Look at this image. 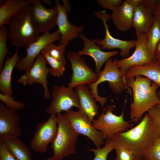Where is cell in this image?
I'll list each match as a JSON object with an SVG mask.
<instances>
[{"label": "cell", "instance_id": "12", "mask_svg": "<svg viewBox=\"0 0 160 160\" xmlns=\"http://www.w3.org/2000/svg\"><path fill=\"white\" fill-rule=\"evenodd\" d=\"M56 115H50L47 121L38 124L30 144L31 149L41 153L47 152L48 144L55 140L57 132Z\"/></svg>", "mask_w": 160, "mask_h": 160}, {"label": "cell", "instance_id": "7", "mask_svg": "<svg viewBox=\"0 0 160 160\" xmlns=\"http://www.w3.org/2000/svg\"><path fill=\"white\" fill-rule=\"evenodd\" d=\"M73 107L79 109L78 97L73 88L62 85L55 86L52 92V100L46 109L47 113L56 115L63 111L66 112Z\"/></svg>", "mask_w": 160, "mask_h": 160}, {"label": "cell", "instance_id": "38", "mask_svg": "<svg viewBox=\"0 0 160 160\" xmlns=\"http://www.w3.org/2000/svg\"><path fill=\"white\" fill-rule=\"evenodd\" d=\"M155 55L160 56V40L156 46L154 52Z\"/></svg>", "mask_w": 160, "mask_h": 160}, {"label": "cell", "instance_id": "36", "mask_svg": "<svg viewBox=\"0 0 160 160\" xmlns=\"http://www.w3.org/2000/svg\"><path fill=\"white\" fill-rule=\"evenodd\" d=\"M0 160H16L0 140Z\"/></svg>", "mask_w": 160, "mask_h": 160}, {"label": "cell", "instance_id": "19", "mask_svg": "<svg viewBox=\"0 0 160 160\" xmlns=\"http://www.w3.org/2000/svg\"><path fill=\"white\" fill-rule=\"evenodd\" d=\"M17 111L0 102V137L11 135L19 137L21 135V119Z\"/></svg>", "mask_w": 160, "mask_h": 160}, {"label": "cell", "instance_id": "4", "mask_svg": "<svg viewBox=\"0 0 160 160\" xmlns=\"http://www.w3.org/2000/svg\"><path fill=\"white\" fill-rule=\"evenodd\" d=\"M56 116L57 132L51 148L53 156L63 159L76 153V145L79 135L64 114L59 113Z\"/></svg>", "mask_w": 160, "mask_h": 160}, {"label": "cell", "instance_id": "16", "mask_svg": "<svg viewBox=\"0 0 160 160\" xmlns=\"http://www.w3.org/2000/svg\"><path fill=\"white\" fill-rule=\"evenodd\" d=\"M156 0H141L134 8L132 25L135 34L147 33L154 21L153 11Z\"/></svg>", "mask_w": 160, "mask_h": 160}, {"label": "cell", "instance_id": "1", "mask_svg": "<svg viewBox=\"0 0 160 160\" xmlns=\"http://www.w3.org/2000/svg\"><path fill=\"white\" fill-rule=\"evenodd\" d=\"M160 135V129L147 113L136 126L115 135L111 140L115 149L125 148L133 152L140 160H143L144 152Z\"/></svg>", "mask_w": 160, "mask_h": 160}, {"label": "cell", "instance_id": "14", "mask_svg": "<svg viewBox=\"0 0 160 160\" xmlns=\"http://www.w3.org/2000/svg\"><path fill=\"white\" fill-rule=\"evenodd\" d=\"M61 39V34L58 29L52 33L48 32L41 35L37 40L27 48L26 56L20 58L16 68L20 71H26L31 67L37 57L48 44Z\"/></svg>", "mask_w": 160, "mask_h": 160}, {"label": "cell", "instance_id": "30", "mask_svg": "<svg viewBox=\"0 0 160 160\" xmlns=\"http://www.w3.org/2000/svg\"><path fill=\"white\" fill-rule=\"evenodd\" d=\"M106 140L105 143L103 147L100 148L88 149L95 154V156L93 160H107L108 154L115 149L111 140L108 139Z\"/></svg>", "mask_w": 160, "mask_h": 160}, {"label": "cell", "instance_id": "23", "mask_svg": "<svg viewBox=\"0 0 160 160\" xmlns=\"http://www.w3.org/2000/svg\"><path fill=\"white\" fill-rule=\"evenodd\" d=\"M139 76L150 79L160 87V65L157 62L132 67L125 72L124 78L126 80Z\"/></svg>", "mask_w": 160, "mask_h": 160}, {"label": "cell", "instance_id": "25", "mask_svg": "<svg viewBox=\"0 0 160 160\" xmlns=\"http://www.w3.org/2000/svg\"><path fill=\"white\" fill-rule=\"evenodd\" d=\"M1 1L0 7V27L7 25L15 14L31 5L29 0H6Z\"/></svg>", "mask_w": 160, "mask_h": 160}, {"label": "cell", "instance_id": "18", "mask_svg": "<svg viewBox=\"0 0 160 160\" xmlns=\"http://www.w3.org/2000/svg\"><path fill=\"white\" fill-rule=\"evenodd\" d=\"M83 44V49L77 52L80 55H87L91 57L94 60L95 64V72L100 73L103 64L109 58L117 55L116 51L105 52L102 50L101 47L96 43L97 39H90L83 34L79 35Z\"/></svg>", "mask_w": 160, "mask_h": 160}, {"label": "cell", "instance_id": "13", "mask_svg": "<svg viewBox=\"0 0 160 160\" xmlns=\"http://www.w3.org/2000/svg\"><path fill=\"white\" fill-rule=\"evenodd\" d=\"M32 5L31 20L35 29L39 33L49 32L55 28L58 10L56 7L47 8L38 0H29Z\"/></svg>", "mask_w": 160, "mask_h": 160}, {"label": "cell", "instance_id": "29", "mask_svg": "<svg viewBox=\"0 0 160 160\" xmlns=\"http://www.w3.org/2000/svg\"><path fill=\"white\" fill-rule=\"evenodd\" d=\"M66 48L63 45H56L53 43H51L48 44L42 51L58 61L66 62L65 59Z\"/></svg>", "mask_w": 160, "mask_h": 160}, {"label": "cell", "instance_id": "8", "mask_svg": "<svg viewBox=\"0 0 160 160\" xmlns=\"http://www.w3.org/2000/svg\"><path fill=\"white\" fill-rule=\"evenodd\" d=\"M67 57L71 63L72 71L68 87L74 88L81 85L89 84L97 80L98 74L87 65L85 59L77 52H69Z\"/></svg>", "mask_w": 160, "mask_h": 160}, {"label": "cell", "instance_id": "33", "mask_svg": "<svg viewBox=\"0 0 160 160\" xmlns=\"http://www.w3.org/2000/svg\"><path fill=\"white\" fill-rule=\"evenodd\" d=\"M115 149L116 157L115 160H140L133 152L126 148L119 147Z\"/></svg>", "mask_w": 160, "mask_h": 160}, {"label": "cell", "instance_id": "10", "mask_svg": "<svg viewBox=\"0 0 160 160\" xmlns=\"http://www.w3.org/2000/svg\"><path fill=\"white\" fill-rule=\"evenodd\" d=\"M64 114L79 135L88 137L96 148H101L105 140L103 134L93 127L92 122L83 112L79 110L74 111L71 109Z\"/></svg>", "mask_w": 160, "mask_h": 160}, {"label": "cell", "instance_id": "40", "mask_svg": "<svg viewBox=\"0 0 160 160\" xmlns=\"http://www.w3.org/2000/svg\"><path fill=\"white\" fill-rule=\"evenodd\" d=\"M155 61L157 62L160 65V56L155 55Z\"/></svg>", "mask_w": 160, "mask_h": 160}, {"label": "cell", "instance_id": "26", "mask_svg": "<svg viewBox=\"0 0 160 160\" xmlns=\"http://www.w3.org/2000/svg\"><path fill=\"white\" fill-rule=\"evenodd\" d=\"M154 16V23L147 33V47L155 61L154 52L160 40V18Z\"/></svg>", "mask_w": 160, "mask_h": 160}, {"label": "cell", "instance_id": "42", "mask_svg": "<svg viewBox=\"0 0 160 160\" xmlns=\"http://www.w3.org/2000/svg\"><path fill=\"white\" fill-rule=\"evenodd\" d=\"M157 94L158 97L160 99V90H158Z\"/></svg>", "mask_w": 160, "mask_h": 160}, {"label": "cell", "instance_id": "20", "mask_svg": "<svg viewBox=\"0 0 160 160\" xmlns=\"http://www.w3.org/2000/svg\"><path fill=\"white\" fill-rule=\"evenodd\" d=\"M134 9L129 0H125L112 11L111 19L118 30L124 32L132 27Z\"/></svg>", "mask_w": 160, "mask_h": 160}, {"label": "cell", "instance_id": "21", "mask_svg": "<svg viewBox=\"0 0 160 160\" xmlns=\"http://www.w3.org/2000/svg\"><path fill=\"white\" fill-rule=\"evenodd\" d=\"M78 97L79 108L78 110L83 112L92 122L95 116L99 114V107L90 90L86 85L75 88Z\"/></svg>", "mask_w": 160, "mask_h": 160}, {"label": "cell", "instance_id": "27", "mask_svg": "<svg viewBox=\"0 0 160 160\" xmlns=\"http://www.w3.org/2000/svg\"><path fill=\"white\" fill-rule=\"evenodd\" d=\"M41 52L43 53L44 56L46 63L50 66V74L54 76H62L65 70L66 61H58L43 51Z\"/></svg>", "mask_w": 160, "mask_h": 160}, {"label": "cell", "instance_id": "28", "mask_svg": "<svg viewBox=\"0 0 160 160\" xmlns=\"http://www.w3.org/2000/svg\"><path fill=\"white\" fill-rule=\"evenodd\" d=\"M8 38V27L6 25L0 27V71L2 70L6 55L10 54L7 46Z\"/></svg>", "mask_w": 160, "mask_h": 160}, {"label": "cell", "instance_id": "41", "mask_svg": "<svg viewBox=\"0 0 160 160\" xmlns=\"http://www.w3.org/2000/svg\"><path fill=\"white\" fill-rule=\"evenodd\" d=\"M43 1L45 4L49 5H51L52 4V1L50 0H43Z\"/></svg>", "mask_w": 160, "mask_h": 160}, {"label": "cell", "instance_id": "32", "mask_svg": "<svg viewBox=\"0 0 160 160\" xmlns=\"http://www.w3.org/2000/svg\"><path fill=\"white\" fill-rule=\"evenodd\" d=\"M15 98L12 96L0 94V100L7 107L11 109L21 110L24 108L26 104L23 103L17 102L14 100Z\"/></svg>", "mask_w": 160, "mask_h": 160}, {"label": "cell", "instance_id": "35", "mask_svg": "<svg viewBox=\"0 0 160 160\" xmlns=\"http://www.w3.org/2000/svg\"><path fill=\"white\" fill-rule=\"evenodd\" d=\"M160 129V104H156L147 112Z\"/></svg>", "mask_w": 160, "mask_h": 160}, {"label": "cell", "instance_id": "34", "mask_svg": "<svg viewBox=\"0 0 160 160\" xmlns=\"http://www.w3.org/2000/svg\"><path fill=\"white\" fill-rule=\"evenodd\" d=\"M97 1L103 8L112 11L116 9L123 2L122 0H98Z\"/></svg>", "mask_w": 160, "mask_h": 160}, {"label": "cell", "instance_id": "9", "mask_svg": "<svg viewBox=\"0 0 160 160\" xmlns=\"http://www.w3.org/2000/svg\"><path fill=\"white\" fill-rule=\"evenodd\" d=\"M137 37L135 49L129 57L121 60L116 58L115 64L122 73L124 79L125 72L130 67L140 66L155 62L147 47V35L145 33L136 34Z\"/></svg>", "mask_w": 160, "mask_h": 160}, {"label": "cell", "instance_id": "5", "mask_svg": "<svg viewBox=\"0 0 160 160\" xmlns=\"http://www.w3.org/2000/svg\"><path fill=\"white\" fill-rule=\"evenodd\" d=\"M98 74L99 77L97 80L89 85L93 97L103 107L107 102L108 97H103L99 95L97 92L98 85L102 82L107 81L111 90L114 93L119 94L127 88V83L122 73L112 57L106 61L104 69Z\"/></svg>", "mask_w": 160, "mask_h": 160}, {"label": "cell", "instance_id": "31", "mask_svg": "<svg viewBox=\"0 0 160 160\" xmlns=\"http://www.w3.org/2000/svg\"><path fill=\"white\" fill-rule=\"evenodd\" d=\"M143 160H160V135L153 144L143 153Z\"/></svg>", "mask_w": 160, "mask_h": 160}, {"label": "cell", "instance_id": "17", "mask_svg": "<svg viewBox=\"0 0 160 160\" xmlns=\"http://www.w3.org/2000/svg\"><path fill=\"white\" fill-rule=\"evenodd\" d=\"M55 3L58 10L56 25L61 34L59 44L63 45L66 47L70 41L79 37L84 28L83 26H77L71 24L67 15L70 10L61 5L59 0H55Z\"/></svg>", "mask_w": 160, "mask_h": 160}, {"label": "cell", "instance_id": "11", "mask_svg": "<svg viewBox=\"0 0 160 160\" xmlns=\"http://www.w3.org/2000/svg\"><path fill=\"white\" fill-rule=\"evenodd\" d=\"M46 63L44 55L41 52L36 57L31 67L21 75L17 80L18 84L25 86L31 85L35 83L41 84L44 91V99H50V93L48 87V81L47 76L50 73V68L46 65Z\"/></svg>", "mask_w": 160, "mask_h": 160}, {"label": "cell", "instance_id": "2", "mask_svg": "<svg viewBox=\"0 0 160 160\" xmlns=\"http://www.w3.org/2000/svg\"><path fill=\"white\" fill-rule=\"evenodd\" d=\"M126 80V87L132 89L133 95V101L130 106V121L137 123L145 113L155 105L160 104V99L157 94L159 87L150 79L142 76Z\"/></svg>", "mask_w": 160, "mask_h": 160}, {"label": "cell", "instance_id": "24", "mask_svg": "<svg viewBox=\"0 0 160 160\" xmlns=\"http://www.w3.org/2000/svg\"><path fill=\"white\" fill-rule=\"evenodd\" d=\"M0 140L16 160H32L28 148L18 137L7 135L0 137Z\"/></svg>", "mask_w": 160, "mask_h": 160}, {"label": "cell", "instance_id": "22", "mask_svg": "<svg viewBox=\"0 0 160 160\" xmlns=\"http://www.w3.org/2000/svg\"><path fill=\"white\" fill-rule=\"evenodd\" d=\"M19 49H17L11 57L6 58L3 68L0 71V92L1 94L12 96L13 91L11 86L12 73L14 68L20 58L18 55Z\"/></svg>", "mask_w": 160, "mask_h": 160}, {"label": "cell", "instance_id": "3", "mask_svg": "<svg viewBox=\"0 0 160 160\" xmlns=\"http://www.w3.org/2000/svg\"><path fill=\"white\" fill-rule=\"evenodd\" d=\"M31 5L18 12L10 19L7 26L10 43L17 49L27 48L39 38L31 20Z\"/></svg>", "mask_w": 160, "mask_h": 160}, {"label": "cell", "instance_id": "37", "mask_svg": "<svg viewBox=\"0 0 160 160\" xmlns=\"http://www.w3.org/2000/svg\"><path fill=\"white\" fill-rule=\"evenodd\" d=\"M153 14L154 16L160 18V0H156Z\"/></svg>", "mask_w": 160, "mask_h": 160}, {"label": "cell", "instance_id": "39", "mask_svg": "<svg viewBox=\"0 0 160 160\" xmlns=\"http://www.w3.org/2000/svg\"><path fill=\"white\" fill-rule=\"evenodd\" d=\"M46 160H64L62 159L52 156L47 159Z\"/></svg>", "mask_w": 160, "mask_h": 160}, {"label": "cell", "instance_id": "15", "mask_svg": "<svg viewBox=\"0 0 160 160\" xmlns=\"http://www.w3.org/2000/svg\"><path fill=\"white\" fill-rule=\"evenodd\" d=\"M95 15L101 19L105 30V36L103 40L97 39L96 43L103 49H117L120 50L119 55L126 58L129 55L131 50L135 47L136 40H124L112 36L109 31L107 21L111 19V15L101 11H97Z\"/></svg>", "mask_w": 160, "mask_h": 160}, {"label": "cell", "instance_id": "6", "mask_svg": "<svg viewBox=\"0 0 160 160\" xmlns=\"http://www.w3.org/2000/svg\"><path fill=\"white\" fill-rule=\"evenodd\" d=\"M115 106L110 105L105 107L96 119L92 122L93 127L100 132L105 139H111L115 135L128 130L134 127V124L124 120L123 110L117 116L113 113Z\"/></svg>", "mask_w": 160, "mask_h": 160}]
</instances>
